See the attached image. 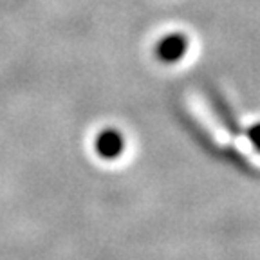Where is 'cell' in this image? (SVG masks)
I'll list each match as a JSON object with an SVG mask.
<instances>
[{
  "mask_svg": "<svg viewBox=\"0 0 260 260\" xmlns=\"http://www.w3.org/2000/svg\"><path fill=\"white\" fill-rule=\"evenodd\" d=\"M94 150L105 161H114L125 152V136L118 128H103L94 139Z\"/></svg>",
  "mask_w": 260,
  "mask_h": 260,
  "instance_id": "obj_2",
  "label": "cell"
},
{
  "mask_svg": "<svg viewBox=\"0 0 260 260\" xmlns=\"http://www.w3.org/2000/svg\"><path fill=\"white\" fill-rule=\"evenodd\" d=\"M190 47V40L183 32H170L167 37H162L161 40L155 44L154 54L161 63H177L184 58Z\"/></svg>",
  "mask_w": 260,
  "mask_h": 260,
  "instance_id": "obj_1",
  "label": "cell"
},
{
  "mask_svg": "<svg viewBox=\"0 0 260 260\" xmlns=\"http://www.w3.org/2000/svg\"><path fill=\"white\" fill-rule=\"evenodd\" d=\"M246 136H248L253 148L260 154V123H255V125L249 126V128L246 130Z\"/></svg>",
  "mask_w": 260,
  "mask_h": 260,
  "instance_id": "obj_3",
  "label": "cell"
}]
</instances>
